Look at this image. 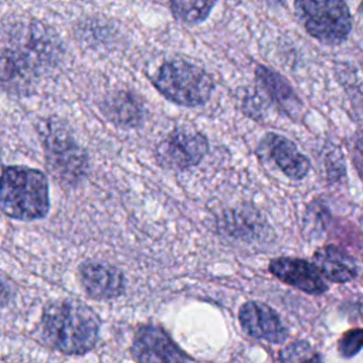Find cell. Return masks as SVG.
I'll use <instances>...</instances> for the list:
<instances>
[{"mask_svg":"<svg viewBox=\"0 0 363 363\" xmlns=\"http://www.w3.org/2000/svg\"><path fill=\"white\" fill-rule=\"evenodd\" d=\"M281 363H323L319 353H316L312 346L305 340H298L279 352Z\"/></svg>","mask_w":363,"mask_h":363,"instance_id":"cell-16","label":"cell"},{"mask_svg":"<svg viewBox=\"0 0 363 363\" xmlns=\"http://www.w3.org/2000/svg\"><path fill=\"white\" fill-rule=\"evenodd\" d=\"M130 353L136 363H191L190 356L177 346L163 328L156 325L138 328Z\"/></svg>","mask_w":363,"mask_h":363,"instance_id":"cell-7","label":"cell"},{"mask_svg":"<svg viewBox=\"0 0 363 363\" xmlns=\"http://www.w3.org/2000/svg\"><path fill=\"white\" fill-rule=\"evenodd\" d=\"M214 6H216L214 1H172L170 3V9L174 17L187 24H197L204 21Z\"/></svg>","mask_w":363,"mask_h":363,"instance_id":"cell-15","label":"cell"},{"mask_svg":"<svg viewBox=\"0 0 363 363\" xmlns=\"http://www.w3.org/2000/svg\"><path fill=\"white\" fill-rule=\"evenodd\" d=\"M255 78L268 96L288 115H295L301 109V101L291 85L275 71L259 65L255 69Z\"/></svg>","mask_w":363,"mask_h":363,"instance_id":"cell-14","label":"cell"},{"mask_svg":"<svg viewBox=\"0 0 363 363\" xmlns=\"http://www.w3.org/2000/svg\"><path fill=\"white\" fill-rule=\"evenodd\" d=\"M105 115L118 126L135 128L142 123L145 109L138 96L128 91L112 94L104 102Z\"/></svg>","mask_w":363,"mask_h":363,"instance_id":"cell-13","label":"cell"},{"mask_svg":"<svg viewBox=\"0 0 363 363\" xmlns=\"http://www.w3.org/2000/svg\"><path fill=\"white\" fill-rule=\"evenodd\" d=\"M0 207L6 216L14 220L33 221L45 217L50 210L45 174L27 166H4Z\"/></svg>","mask_w":363,"mask_h":363,"instance_id":"cell-2","label":"cell"},{"mask_svg":"<svg viewBox=\"0 0 363 363\" xmlns=\"http://www.w3.org/2000/svg\"><path fill=\"white\" fill-rule=\"evenodd\" d=\"M295 10L306 31L322 43H340L350 33L352 18L343 1H296Z\"/></svg>","mask_w":363,"mask_h":363,"instance_id":"cell-5","label":"cell"},{"mask_svg":"<svg viewBox=\"0 0 363 363\" xmlns=\"http://www.w3.org/2000/svg\"><path fill=\"white\" fill-rule=\"evenodd\" d=\"M101 320L86 303L77 299L50 302L40 319V337L51 349L68 356L92 350L99 339Z\"/></svg>","mask_w":363,"mask_h":363,"instance_id":"cell-1","label":"cell"},{"mask_svg":"<svg viewBox=\"0 0 363 363\" xmlns=\"http://www.w3.org/2000/svg\"><path fill=\"white\" fill-rule=\"evenodd\" d=\"M207 150L208 142L203 133L190 128H179L157 145L156 156L166 169L186 170L199 164Z\"/></svg>","mask_w":363,"mask_h":363,"instance_id":"cell-6","label":"cell"},{"mask_svg":"<svg viewBox=\"0 0 363 363\" xmlns=\"http://www.w3.org/2000/svg\"><path fill=\"white\" fill-rule=\"evenodd\" d=\"M41 140L54 176L68 184L79 182L86 172V156L67 126L58 119L47 121L41 128Z\"/></svg>","mask_w":363,"mask_h":363,"instance_id":"cell-4","label":"cell"},{"mask_svg":"<svg viewBox=\"0 0 363 363\" xmlns=\"http://www.w3.org/2000/svg\"><path fill=\"white\" fill-rule=\"evenodd\" d=\"M238 320L242 330L251 337L275 345L284 343L288 337L279 315L267 303L258 301L245 302L240 308Z\"/></svg>","mask_w":363,"mask_h":363,"instance_id":"cell-8","label":"cell"},{"mask_svg":"<svg viewBox=\"0 0 363 363\" xmlns=\"http://www.w3.org/2000/svg\"><path fill=\"white\" fill-rule=\"evenodd\" d=\"M316 269L333 282H347L352 281L356 274L357 268L353 259L342 250L335 245H326L319 248L313 254V262Z\"/></svg>","mask_w":363,"mask_h":363,"instance_id":"cell-12","label":"cell"},{"mask_svg":"<svg viewBox=\"0 0 363 363\" xmlns=\"http://www.w3.org/2000/svg\"><path fill=\"white\" fill-rule=\"evenodd\" d=\"M79 279L85 294L96 301L118 298L125 291V277L121 269L105 262H84L79 267Z\"/></svg>","mask_w":363,"mask_h":363,"instance_id":"cell-9","label":"cell"},{"mask_svg":"<svg viewBox=\"0 0 363 363\" xmlns=\"http://www.w3.org/2000/svg\"><path fill=\"white\" fill-rule=\"evenodd\" d=\"M153 84L164 98L183 106L203 105L214 88L211 77L203 68L184 60L163 62Z\"/></svg>","mask_w":363,"mask_h":363,"instance_id":"cell-3","label":"cell"},{"mask_svg":"<svg viewBox=\"0 0 363 363\" xmlns=\"http://www.w3.org/2000/svg\"><path fill=\"white\" fill-rule=\"evenodd\" d=\"M269 271L282 282L308 294H322L328 289L316 267L305 259L281 257L269 262Z\"/></svg>","mask_w":363,"mask_h":363,"instance_id":"cell-10","label":"cell"},{"mask_svg":"<svg viewBox=\"0 0 363 363\" xmlns=\"http://www.w3.org/2000/svg\"><path fill=\"white\" fill-rule=\"evenodd\" d=\"M363 347V329L356 328L345 332L337 342V350L342 357H353Z\"/></svg>","mask_w":363,"mask_h":363,"instance_id":"cell-17","label":"cell"},{"mask_svg":"<svg viewBox=\"0 0 363 363\" xmlns=\"http://www.w3.org/2000/svg\"><path fill=\"white\" fill-rule=\"evenodd\" d=\"M262 149L268 152L274 164L289 179L301 180L308 174L311 167L308 157L288 138L268 133L262 142Z\"/></svg>","mask_w":363,"mask_h":363,"instance_id":"cell-11","label":"cell"}]
</instances>
